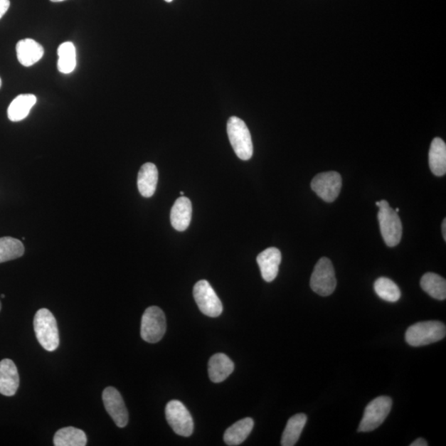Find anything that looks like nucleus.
Wrapping results in <instances>:
<instances>
[{
	"mask_svg": "<svg viewBox=\"0 0 446 446\" xmlns=\"http://www.w3.org/2000/svg\"><path fill=\"white\" fill-rule=\"evenodd\" d=\"M10 7L9 0H0V19L6 14Z\"/></svg>",
	"mask_w": 446,
	"mask_h": 446,
	"instance_id": "27",
	"label": "nucleus"
},
{
	"mask_svg": "<svg viewBox=\"0 0 446 446\" xmlns=\"http://www.w3.org/2000/svg\"><path fill=\"white\" fill-rule=\"evenodd\" d=\"M2 309V304H1V302H0V311H1Z\"/></svg>",
	"mask_w": 446,
	"mask_h": 446,
	"instance_id": "33",
	"label": "nucleus"
},
{
	"mask_svg": "<svg viewBox=\"0 0 446 446\" xmlns=\"http://www.w3.org/2000/svg\"><path fill=\"white\" fill-rule=\"evenodd\" d=\"M254 428L253 418H247L234 423L225 430L224 434V442L230 446L239 445L243 443L249 437Z\"/></svg>",
	"mask_w": 446,
	"mask_h": 446,
	"instance_id": "19",
	"label": "nucleus"
},
{
	"mask_svg": "<svg viewBox=\"0 0 446 446\" xmlns=\"http://www.w3.org/2000/svg\"><path fill=\"white\" fill-rule=\"evenodd\" d=\"M193 297L200 311L210 317L222 314L223 304L207 280H200L193 287Z\"/></svg>",
	"mask_w": 446,
	"mask_h": 446,
	"instance_id": "8",
	"label": "nucleus"
},
{
	"mask_svg": "<svg viewBox=\"0 0 446 446\" xmlns=\"http://www.w3.org/2000/svg\"><path fill=\"white\" fill-rule=\"evenodd\" d=\"M442 235H443L444 240H446V220L445 218L444 219V221L442 223Z\"/></svg>",
	"mask_w": 446,
	"mask_h": 446,
	"instance_id": "29",
	"label": "nucleus"
},
{
	"mask_svg": "<svg viewBox=\"0 0 446 446\" xmlns=\"http://www.w3.org/2000/svg\"><path fill=\"white\" fill-rule=\"evenodd\" d=\"M18 387V368L12 360L4 359L0 361V393L12 397L17 393Z\"/></svg>",
	"mask_w": 446,
	"mask_h": 446,
	"instance_id": "12",
	"label": "nucleus"
},
{
	"mask_svg": "<svg viewBox=\"0 0 446 446\" xmlns=\"http://www.w3.org/2000/svg\"><path fill=\"white\" fill-rule=\"evenodd\" d=\"M1 85H2V80L1 79H0V88H1Z\"/></svg>",
	"mask_w": 446,
	"mask_h": 446,
	"instance_id": "32",
	"label": "nucleus"
},
{
	"mask_svg": "<svg viewBox=\"0 0 446 446\" xmlns=\"http://www.w3.org/2000/svg\"><path fill=\"white\" fill-rule=\"evenodd\" d=\"M51 1L53 3H59V2L65 1V0H51Z\"/></svg>",
	"mask_w": 446,
	"mask_h": 446,
	"instance_id": "30",
	"label": "nucleus"
},
{
	"mask_svg": "<svg viewBox=\"0 0 446 446\" xmlns=\"http://www.w3.org/2000/svg\"><path fill=\"white\" fill-rule=\"evenodd\" d=\"M16 51L20 64L29 68L43 58L44 48L36 41L26 38L17 43Z\"/></svg>",
	"mask_w": 446,
	"mask_h": 446,
	"instance_id": "15",
	"label": "nucleus"
},
{
	"mask_svg": "<svg viewBox=\"0 0 446 446\" xmlns=\"http://www.w3.org/2000/svg\"><path fill=\"white\" fill-rule=\"evenodd\" d=\"M310 287L316 294L322 297L329 296L335 291V270L329 259L322 257L317 263L311 276Z\"/></svg>",
	"mask_w": 446,
	"mask_h": 446,
	"instance_id": "6",
	"label": "nucleus"
},
{
	"mask_svg": "<svg viewBox=\"0 0 446 446\" xmlns=\"http://www.w3.org/2000/svg\"><path fill=\"white\" fill-rule=\"evenodd\" d=\"M282 255L279 249L270 248L260 253L256 258L261 275L266 282H272L279 273Z\"/></svg>",
	"mask_w": 446,
	"mask_h": 446,
	"instance_id": "13",
	"label": "nucleus"
},
{
	"mask_svg": "<svg viewBox=\"0 0 446 446\" xmlns=\"http://www.w3.org/2000/svg\"><path fill=\"white\" fill-rule=\"evenodd\" d=\"M102 401L106 411L117 427L125 428L128 423V412L120 393L115 388H106L102 393Z\"/></svg>",
	"mask_w": 446,
	"mask_h": 446,
	"instance_id": "11",
	"label": "nucleus"
},
{
	"mask_svg": "<svg viewBox=\"0 0 446 446\" xmlns=\"http://www.w3.org/2000/svg\"><path fill=\"white\" fill-rule=\"evenodd\" d=\"M36 102H37V97L33 95H18L9 106L8 117L9 120L19 122L25 120Z\"/></svg>",
	"mask_w": 446,
	"mask_h": 446,
	"instance_id": "20",
	"label": "nucleus"
},
{
	"mask_svg": "<svg viewBox=\"0 0 446 446\" xmlns=\"http://www.w3.org/2000/svg\"><path fill=\"white\" fill-rule=\"evenodd\" d=\"M87 437L83 430L73 427L60 429L55 434V446H85Z\"/></svg>",
	"mask_w": 446,
	"mask_h": 446,
	"instance_id": "22",
	"label": "nucleus"
},
{
	"mask_svg": "<svg viewBox=\"0 0 446 446\" xmlns=\"http://www.w3.org/2000/svg\"><path fill=\"white\" fill-rule=\"evenodd\" d=\"M446 328L444 323L438 321H428L415 323L405 334L408 345L419 347L432 344L444 339Z\"/></svg>",
	"mask_w": 446,
	"mask_h": 446,
	"instance_id": "1",
	"label": "nucleus"
},
{
	"mask_svg": "<svg viewBox=\"0 0 446 446\" xmlns=\"http://www.w3.org/2000/svg\"><path fill=\"white\" fill-rule=\"evenodd\" d=\"M23 254L21 240L10 237L0 238V263L20 258Z\"/></svg>",
	"mask_w": 446,
	"mask_h": 446,
	"instance_id": "25",
	"label": "nucleus"
},
{
	"mask_svg": "<svg viewBox=\"0 0 446 446\" xmlns=\"http://www.w3.org/2000/svg\"><path fill=\"white\" fill-rule=\"evenodd\" d=\"M181 196H184V193L183 191L181 192Z\"/></svg>",
	"mask_w": 446,
	"mask_h": 446,
	"instance_id": "34",
	"label": "nucleus"
},
{
	"mask_svg": "<svg viewBox=\"0 0 446 446\" xmlns=\"http://www.w3.org/2000/svg\"><path fill=\"white\" fill-rule=\"evenodd\" d=\"M158 182V170L155 164L148 162L143 165L138 173V191L143 197L151 198L155 193Z\"/></svg>",
	"mask_w": 446,
	"mask_h": 446,
	"instance_id": "16",
	"label": "nucleus"
},
{
	"mask_svg": "<svg viewBox=\"0 0 446 446\" xmlns=\"http://www.w3.org/2000/svg\"><path fill=\"white\" fill-rule=\"evenodd\" d=\"M311 187L317 196L325 202L332 203L339 196L342 187V178L336 171L317 174L311 183Z\"/></svg>",
	"mask_w": 446,
	"mask_h": 446,
	"instance_id": "10",
	"label": "nucleus"
},
{
	"mask_svg": "<svg viewBox=\"0 0 446 446\" xmlns=\"http://www.w3.org/2000/svg\"><path fill=\"white\" fill-rule=\"evenodd\" d=\"M166 417L174 432L181 437H189L193 432V420L184 405L177 400L169 402Z\"/></svg>",
	"mask_w": 446,
	"mask_h": 446,
	"instance_id": "9",
	"label": "nucleus"
},
{
	"mask_svg": "<svg viewBox=\"0 0 446 446\" xmlns=\"http://www.w3.org/2000/svg\"><path fill=\"white\" fill-rule=\"evenodd\" d=\"M422 289L433 299H446V281L442 276L434 273H427L421 280Z\"/></svg>",
	"mask_w": 446,
	"mask_h": 446,
	"instance_id": "23",
	"label": "nucleus"
},
{
	"mask_svg": "<svg viewBox=\"0 0 446 446\" xmlns=\"http://www.w3.org/2000/svg\"><path fill=\"white\" fill-rule=\"evenodd\" d=\"M307 421V418L304 413H299L292 417L282 435L281 445L294 446L299 440L300 435Z\"/></svg>",
	"mask_w": 446,
	"mask_h": 446,
	"instance_id": "21",
	"label": "nucleus"
},
{
	"mask_svg": "<svg viewBox=\"0 0 446 446\" xmlns=\"http://www.w3.org/2000/svg\"><path fill=\"white\" fill-rule=\"evenodd\" d=\"M192 218V203L186 197L179 198L174 202L171 212V223L172 227L184 232L191 224Z\"/></svg>",
	"mask_w": 446,
	"mask_h": 446,
	"instance_id": "14",
	"label": "nucleus"
},
{
	"mask_svg": "<svg viewBox=\"0 0 446 446\" xmlns=\"http://www.w3.org/2000/svg\"><path fill=\"white\" fill-rule=\"evenodd\" d=\"M392 405V399L387 396L373 399L366 408L358 432H370L381 427L391 413Z\"/></svg>",
	"mask_w": 446,
	"mask_h": 446,
	"instance_id": "5",
	"label": "nucleus"
},
{
	"mask_svg": "<svg viewBox=\"0 0 446 446\" xmlns=\"http://www.w3.org/2000/svg\"><path fill=\"white\" fill-rule=\"evenodd\" d=\"M230 145L240 160L248 161L253 156V143L247 124L238 117H230L227 126Z\"/></svg>",
	"mask_w": 446,
	"mask_h": 446,
	"instance_id": "4",
	"label": "nucleus"
},
{
	"mask_svg": "<svg viewBox=\"0 0 446 446\" xmlns=\"http://www.w3.org/2000/svg\"><path fill=\"white\" fill-rule=\"evenodd\" d=\"M234 371V363L225 354L218 353L210 359L208 363L209 378L213 383H221Z\"/></svg>",
	"mask_w": 446,
	"mask_h": 446,
	"instance_id": "17",
	"label": "nucleus"
},
{
	"mask_svg": "<svg viewBox=\"0 0 446 446\" xmlns=\"http://www.w3.org/2000/svg\"><path fill=\"white\" fill-rule=\"evenodd\" d=\"M1 297H3V299H4V297H5V295H4V294H2V295H1Z\"/></svg>",
	"mask_w": 446,
	"mask_h": 446,
	"instance_id": "35",
	"label": "nucleus"
},
{
	"mask_svg": "<svg viewBox=\"0 0 446 446\" xmlns=\"http://www.w3.org/2000/svg\"><path fill=\"white\" fill-rule=\"evenodd\" d=\"M376 206L379 208L378 218L384 242L389 248L396 247L403 235L401 219L386 200L376 202Z\"/></svg>",
	"mask_w": 446,
	"mask_h": 446,
	"instance_id": "2",
	"label": "nucleus"
},
{
	"mask_svg": "<svg viewBox=\"0 0 446 446\" xmlns=\"http://www.w3.org/2000/svg\"><path fill=\"white\" fill-rule=\"evenodd\" d=\"M427 440L423 438H418L411 444V446H428Z\"/></svg>",
	"mask_w": 446,
	"mask_h": 446,
	"instance_id": "28",
	"label": "nucleus"
},
{
	"mask_svg": "<svg viewBox=\"0 0 446 446\" xmlns=\"http://www.w3.org/2000/svg\"><path fill=\"white\" fill-rule=\"evenodd\" d=\"M374 291L381 299L389 302H396L401 297L398 286L391 279L381 277L373 285Z\"/></svg>",
	"mask_w": 446,
	"mask_h": 446,
	"instance_id": "26",
	"label": "nucleus"
},
{
	"mask_svg": "<svg viewBox=\"0 0 446 446\" xmlns=\"http://www.w3.org/2000/svg\"><path fill=\"white\" fill-rule=\"evenodd\" d=\"M166 331L165 314L160 307H148L142 319L141 336L148 343H156L162 339Z\"/></svg>",
	"mask_w": 446,
	"mask_h": 446,
	"instance_id": "7",
	"label": "nucleus"
},
{
	"mask_svg": "<svg viewBox=\"0 0 446 446\" xmlns=\"http://www.w3.org/2000/svg\"><path fill=\"white\" fill-rule=\"evenodd\" d=\"M430 171L437 176H443L446 173V145L440 137L434 138L429 152Z\"/></svg>",
	"mask_w": 446,
	"mask_h": 446,
	"instance_id": "18",
	"label": "nucleus"
},
{
	"mask_svg": "<svg viewBox=\"0 0 446 446\" xmlns=\"http://www.w3.org/2000/svg\"><path fill=\"white\" fill-rule=\"evenodd\" d=\"M58 68L60 73L70 74L76 68V50L73 43L66 42L60 45Z\"/></svg>",
	"mask_w": 446,
	"mask_h": 446,
	"instance_id": "24",
	"label": "nucleus"
},
{
	"mask_svg": "<svg viewBox=\"0 0 446 446\" xmlns=\"http://www.w3.org/2000/svg\"><path fill=\"white\" fill-rule=\"evenodd\" d=\"M165 1L167 2V3H171V2L173 1V0H165Z\"/></svg>",
	"mask_w": 446,
	"mask_h": 446,
	"instance_id": "31",
	"label": "nucleus"
},
{
	"mask_svg": "<svg viewBox=\"0 0 446 446\" xmlns=\"http://www.w3.org/2000/svg\"><path fill=\"white\" fill-rule=\"evenodd\" d=\"M36 336L46 351H54L60 344L58 323L55 317L47 309L37 312L33 322Z\"/></svg>",
	"mask_w": 446,
	"mask_h": 446,
	"instance_id": "3",
	"label": "nucleus"
}]
</instances>
